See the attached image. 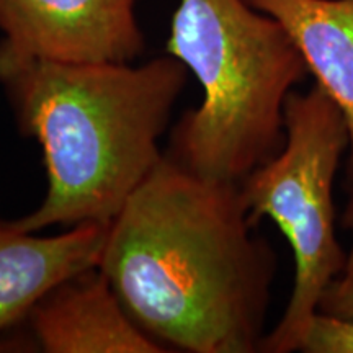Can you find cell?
<instances>
[{"mask_svg": "<svg viewBox=\"0 0 353 353\" xmlns=\"http://www.w3.org/2000/svg\"><path fill=\"white\" fill-rule=\"evenodd\" d=\"M285 144L241 183L252 226L272 219L294 259V283L286 309L260 352L301 350L324 291L347 265L335 236L334 182L350 134L339 105L314 83L291 92L285 107Z\"/></svg>", "mask_w": 353, "mask_h": 353, "instance_id": "4", "label": "cell"}, {"mask_svg": "<svg viewBox=\"0 0 353 353\" xmlns=\"http://www.w3.org/2000/svg\"><path fill=\"white\" fill-rule=\"evenodd\" d=\"M280 21L309 74L345 117L348 180L353 187V0H247Z\"/></svg>", "mask_w": 353, "mask_h": 353, "instance_id": "8", "label": "cell"}, {"mask_svg": "<svg viewBox=\"0 0 353 353\" xmlns=\"http://www.w3.org/2000/svg\"><path fill=\"white\" fill-rule=\"evenodd\" d=\"M139 0H0V50L59 63H132Z\"/></svg>", "mask_w": 353, "mask_h": 353, "instance_id": "5", "label": "cell"}, {"mask_svg": "<svg viewBox=\"0 0 353 353\" xmlns=\"http://www.w3.org/2000/svg\"><path fill=\"white\" fill-rule=\"evenodd\" d=\"M347 221H348V226H350V228H352V231H353V201L350 203V206H348ZM345 270H353V244H352L350 252L347 254V265H345ZM345 270H343V272H345Z\"/></svg>", "mask_w": 353, "mask_h": 353, "instance_id": "11", "label": "cell"}, {"mask_svg": "<svg viewBox=\"0 0 353 353\" xmlns=\"http://www.w3.org/2000/svg\"><path fill=\"white\" fill-rule=\"evenodd\" d=\"M165 52L203 90L167 156L205 179L242 183L280 152L286 100L309 74L280 21L247 0H179Z\"/></svg>", "mask_w": 353, "mask_h": 353, "instance_id": "3", "label": "cell"}, {"mask_svg": "<svg viewBox=\"0 0 353 353\" xmlns=\"http://www.w3.org/2000/svg\"><path fill=\"white\" fill-rule=\"evenodd\" d=\"M46 353H165L132 321L99 267L57 285L26 316Z\"/></svg>", "mask_w": 353, "mask_h": 353, "instance_id": "6", "label": "cell"}, {"mask_svg": "<svg viewBox=\"0 0 353 353\" xmlns=\"http://www.w3.org/2000/svg\"><path fill=\"white\" fill-rule=\"evenodd\" d=\"M254 228L241 183L164 154L108 224L99 268L169 352H260L276 263Z\"/></svg>", "mask_w": 353, "mask_h": 353, "instance_id": "1", "label": "cell"}, {"mask_svg": "<svg viewBox=\"0 0 353 353\" xmlns=\"http://www.w3.org/2000/svg\"><path fill=\"white\" fill-rule=\"evenodd\" d=\"M306 353H353V319L317 311L304 335Z\"/></svg>", "mask_w": 353, "mask_h": 353, "instance_id": "9", "label": "cell"}, {"mask_svg": "<svg viewBox=\"0 0 353 353\" xmlns=\"http://www.w3.org/2000/svg\"><path fill=\"white\" fill-rule=\"evenodd\" d=\"M170 54L148 63H59L0 50V85L46 169L38 208L20 229L110 224L162 161L161 138L187 83Z\"/></svg>", "mask_w": 353, "mask_h": 353, "instance_id": "2", "label": "cell"}, {"mask_svg": "<svg viewBox=\"0 0 353 353\" xmlns=\"http://www.w3.org/2000/svg\"><path fill=\"white\" fill-rule=\"evenodd\" d=\"M317 311L353 319V270H345L327 286Z\"/></svg>", "mask_w": 353, "mask_h": 353, "instance_id": "10", "label": "cell"}, {"mask_svg": "<svg viewBox=\"0 0 353 353\" xmlns=\"http://www.w3.org/2000/svg\"><path fill=\"white\" fill-rule=\"evenodd\" d=\"M107 232L108 224H81L39 236L0 218V332L25 321L57 285L99 267Z\"/></svg>", "mask_w": 353, "mask_h": 353, "instance_id": "7", "label": "cell"}]
</instances>
